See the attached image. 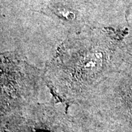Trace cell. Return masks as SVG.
<instances>
[{
  "instance_id": "obj_1",
  "label": "cell",
  "mask_w": 132,
  "mask_h": 132,
  "mask_svg": "<svg viewBox=\"0 0 132 132\" xmlns=\"http://www.w3.org/2000/svg\"><path fill=\"white\" fill-rule=\"evenodd\" d=\"M73 34L59 48L44 77L56 93L77 102L98 85L105 53L96 28Z\"/></svg>"
},
{
  "instance_id": "obj_2",
  "label": "cell",
  "mask_w": 132,
  "mask_h": 132,
  "mask_svg": "<svg viewBox=\"0 0 132 132\" xmlns=\"http://www.w3.org/2000/svg\"><path fill=\"white\" fill-rule=\"evenodd\" d=\"M36 11L74 33L90 26L95 7L91 0H39Z\"/></svg>"
},
{
  "instance_id": "obj_3",
  "label": "cell",
  "mask_w": 132,
  "mask_h": 132,
  "mask_svg": "<svg viewBox=\"0 0 132 132\" xmlns=\"http://www.w3.org/2000/svg\"><path fill=\"white\" fill-rule=\"evenodd\" d=\"M18 82H19V85H20V84H21V82H20V81L19 82V81H18ZM16 86H17V85H13V88H14V87H15ZM18 86H19V87H21V85H18Z\"/></svg>"
},
{
  "instance_id": "obj_4",
  "label": "cell",
  "mask_w": 132,
  "mask_h": 132,
  "mask_svg": "<svg viewBox=\"0 0 132 132\" xmlns=\"http://www.w3.org/2000/svg\"><path fill=\"white\" fill-rule=\"evenodd\" d=\"M36 132H49V131H47L45 130H39V131H36Z\"/></svg>"
}]
</instances>
